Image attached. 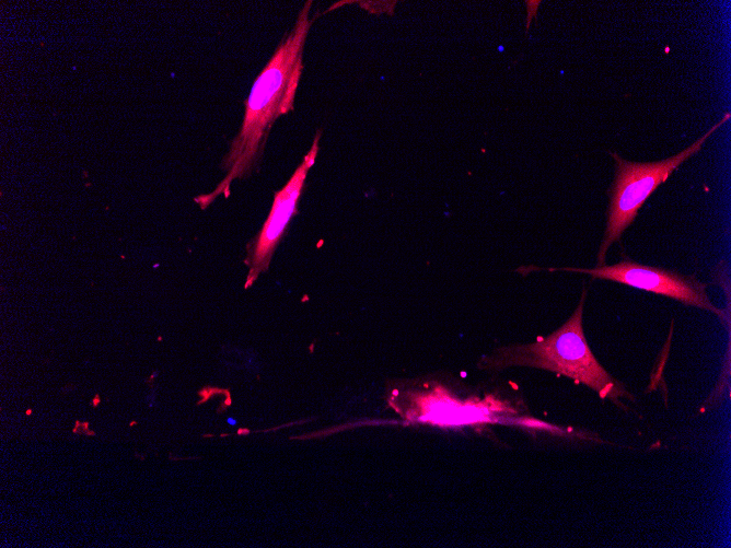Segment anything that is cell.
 Here are the masks:
<instances>
[{
  "label": "cell",
  "instance_id": "3",
  "mask_svg": "<svg viewBox=\"0 0 731 548\" xmlns=\"http://www.w3.org/2000/svg\"><path fill=\"white\" fill-rule=\"evenodd\" d=\"M729 118L730 114L727 113L692 145L662 161L630 162L622 159L617 153H612L616 162V176L612 187L606 231L597 253L596 267L604 266L608 247L619 241L623 232L633 223L648 197L668 179L674 170L697 153L709 136Z\"/></svg>",
  "mask_w": 731,
  "mask_h": 548
},
{
  "label": "cell",
  "instance_id": "6",
  "mask_svg": "<svg viewBox=\"0 0 731 548\" xmlns=\"http://www.w3.org/2000/svg\"><path fill=\"white\" fill-rule=\"evenodd\" d=\"M227 422H228L230 425H235V424L237 423V421H236L235 419L231 418V417H229V418L227 419Z\"/></svg>",
  "mask_w": 731,
  "mask_h": 548
},
{
  "label": "cell",
  "instance_id": "4",
  "mask_svg": "<svg viewBox=\"0 0 731 548\" xmlns=\"http://www.w3.org/2000/svg\"><path fill=\"white\" fill-rule=\"evenodd\" d=\"M322 130H317L310 150L304 155L285 186L275 194L274 202L259 233L248 245V265L245 288L252 285L257 277L265 271L272 254L283 236L291 218L295 214L298 202L310 168L314 165Z\"/></svg>",
  "mask_w": 731,
  "mask_h": 548
},
{
  "label": "cell",
  "instance_id": "5",
  "mask_svg": "<svg viewBox=\"0 0 731 548\" xmlns=\"http://www.w3.org/2000/svg\"><path fill=\"white\" fill-rule=\"evenodd\" d=\"M565 270L583 272L593 278L607 279L665 295L720 315V311L711 304L706 293V284L694 277H685L673 271L627 260L593 269L566 268Z\"/></svg>",
  "mask_w": 731,
  "mask_h": 548
},
{
  "label": "cell",
  "instance_id": "1",
  "mask_svg": "<svg viewBox=\"0 0 731 548\" xmlns=\"http://www.w3.org/2000/svg\"><path fill=\"white\" fill-rule=\"evenodd\" d=\"M311 7L312 1L304 3L292 28L281 38L256 78L245 102L240 131L222 160L227 174L214 190L195 198L201 208L208 207L220 195L229 196L232 182L246 176L262 156L276 120L294 109L304 68V45L314 22V18L310 19Z\"/></svg>",
  "mask_w": 731,
  "mask_h": 548
},
{
  "label": "cell",
  "instance_id": "2",
  "mask_svg": "<svg viewBox=\"0 0 731 548\" xmlns=\"http://www.w3.org/2000/svg\"><path fill=\"white\" fill-rule=\"evenodd\" d=\"M587 291L570 318L556 331L535 342L501 347L483 359L485 369L525 365L555 372L584 384L602 398L618 404L619 398H631L624 385L611 376L591 352L582 328V313Z\"/></svg>",
  "mask_w": 731,
  "mask_h": 548
}]
</instances>
